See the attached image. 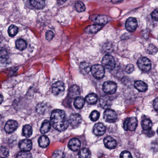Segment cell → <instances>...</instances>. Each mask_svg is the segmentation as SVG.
Masks as SVG:
<instances>
[{
	"instance_id": "obj_31",
	"label": "cell",
	"mask_w": 158,
	"mask_h": 158,
	"mask_svg": "<svg viewBox=\"0 0 158 158\" xmlns=\"http://www.w3.org/2000/svg\"><path fill=\"white\" fill-rule=\"evenodd\" d=\"M8 149L4 147H0V157L7 158L9 156Z\"/></svg>"
},
{
	"instance_id": "obj_1",
	"label": "cell",
	"mask_w": 158,
	"mask_h": 158,
	"mask_svg": "<svg viewBox=\"0 0 158 158\" xmlns=\"http://www.w3.org/2000/svg\"><path fill=\"white\" fill-rule=\"evenodd\" d=\"M51 123L56 130L59 132H63L68 127L69 121L64 110L55 109L51 115Z\"/></svg>"
},
{
	"instance_id": "obj_25",
	"label": "cell",
	"mask_w": 158,
	"mask_h": 158,
	"mask_svg": "<svg viewBox=\"0 0 158 158\" xmlns=\"http://www.w3.org/2000/svg\"><path fill=\"white\" fill-rule=\"evenodd\" d=\"M51 123L48 120H45L42 124L40 129V132L42 134L47 133L51 129Z\"/></svg>"
},
{
	"instance_id": "obj_21",
	"label": "cell",
	"mask_w": 158,
	"mask_h": 158,
	"mask_svg": "<svg viewBox=\"0 0 158 158\" xmlns=\"http://www.w3.org/2000/svg\"><path fill=\"white\" fill-rule=\"evenodd\" d=\"M39 145L43 148H46L50 144V140L48 137L45 135L40 136L39 139Z\"/></svg>"
},
{
	"instance_id": "obj_29",
	"label": "cell",
	"mask_w": 158,
	"mask_h": 158,
	"mask_svg": "<svg viewBox=\"0 0 158 158\" xmlns=\"http://www.w3.org/2000/svg\"><path fill=\"white\" fill-rule=\"evenodd\" d=\"M18 32V28L15 25H11L8 29V33L9 36L14 37Z\"/></svg>"
},
{
	"instance_id": "obj_20",
	"label": "cell",
	"mask_w": 158,
	"mask_h": 158,
	"mask_svg": "<svg viewBox=\"0 0 158 158\" xmlns=\"http://www.w3.org/2000/svg\"><path fill=\"white\" fill-rule=\"evenodd\" d=\"M103 27V25L96 24L89 26L85 29V32L88 33H95L99 31Z\"/></svg>"
},
{
	"instance_id": "obj_42",
	"label": "cell",
	"mask_w": 158,
	"mask_h": 158,
	"mask_svg": "<svg viewBox=\"0 0 158 158\" xmlns=\"http://www.w3.org/2000/svg\"><path fill=\"white\" fill-rule=\"evenodd\" d=\"M151 16H152V18L153 19L158 21V9H156V10H154L152 12Z\"/></svg>"
},
{
	"instance_id": "obj_6",
	"label": "cell",
	"mask_w": 158,
	"mask_h": 158,
	"mask_svg": "<svg viewBox=\"0 0 158 158\" xmlns=\"http://www.w3.org/2000/svg\"><path fill=\"white\" fill-rule=\"evenodd\" d=\"M117 89V84L114 82L106 81L103 84V91L107 94H113L115 93Z\"/></svg>"
},
{
	"instance_id": "obj_30",
	"label": "cell",
	"mask_w": 158,
	"mask_h": 158,
	"mask_svg": "<svg viewBox=\"0 0 158 158\" xmlns=\"http://www.w3.org/2000/svg\"><path fill=\"white\" fill-rule=\"evenodd\" d=\"M91 156V152L87 148H83L79 153V156L80 158H89Z\"/></svg>"
},
{
	"instance_id": "obj_10",
	"label": "cell",
	"mask_w": 158,
	"mask_h": 158,
	"mask_svg": "<svg viewBox=\"0 0 158 158\" xmlns=\"http://www.w3.org/2000/svg\"><path fill=\"white\" fill-rule=\"evenodd\" d=\"M137 27V20L135 18H129L125 23V28L126 29L130 32H134L136 30Z\"/></svg>"
},
{
	"instance_id": "obj_8",
	"label": "cell",
	"mask_w": 158,
	"mask_h": 158,
	"mask_svg": "<svg viewBox=\"0 0 158 158\" xmlns=\"http://www.w3.org/2000/svg\"><path fill=\"white\" fill-rule=\"evenodd\" d=\"M64 84L62 82H56L53 84L52 92L55 95H61L64 92Z\"/></svg>"
},
{
	"instance_id": "obj_15",
	"label": "cell",
	"mask_w": 158,
	"mask_h": 158,
	"mask_svg": "<svg viewBox=\"0 0 158 158\" xmlns=\"http://www.w3.org/2000/svg\"><path fill=\"white\" fill-rule=\"evenodd\" d=\"M104 143L105 147L110 149H114L117 146V142L110 136H107L104 139Z\"/></svg>"
},
{
	"instance_id": "obj_41",
	"label": "cell",
	"mask_w": 158,
	"mask_h": 158,
	"mask_svg": "<svg viewBox=\"0 0 158 158\" xmlns=\"http://www.w3.org/2000/svg\"><path fill=\"white\" fill-rule=\"evenodd\" d=\"M64 157V155L63 152L62 151H59V150L56 151L53 155V157L54 158H62Z\"/></svg>"
},
{
	"instance_id": "obj_47",
	"label": "cell",
	"mask_w": 158,
	"mask_h": 158,
	"mask_svg": "<svg viewBox=\"0 0 158 158\" xmlns=\"http://www.w3.org/2000/svg\"><path fill=\"white\" fill-rule=\"evenodd\" d=\"M157 133H158V130H157Z\"/></svg>"
},
{
	"instance_id": "obj_22",
	"label": "cell",
	"mask_w": 158,
	"mask_h": 158,
	"mask_svg": "<svg viewBox=\"0 0 158 158\" xmlns=\"http://www.w3.org/2000/svg\"><path fill=\"white\" fill-rule=\"evenodd\" d=\"M97 95L96 94L92 93L89 94L85 97V100L88 104L90 105H94L96 104L98 101Z\"/></svg>"
},
{
	"instance_id": "obj_23",
	"label": "cell",
	"mask_w": 158,
	"mask_h": 158,
	"mask_svg": "<svg viewBox=\"0 0 158 158\" xmlns=\"http://www.w3.org/2000/svg\"><path fill=\"white\" fill-rule=\"evenodd\" d=\"M85 103V99L82 97H76L75 101H74V105L75 107L77 109H81L84 106Z\"/></svg>"
},
{
	"instance_id": "obj_18",
	"label": "cell",
	"mask_w": 158,
	"mask_h": 158,
	"mask_svg": "<svg viewBox=\"0 0 158 158\" xmlns=\"http://www.w3.org/2000/svg\"><path fill=\"white\" fill-rule=\"evenodd\" d=\"M80 95V90L78 86L77 85H72L69 89V95L72 98H76Z\"/></svg>"
},
{
	"instance_id": "obj_32",
	"label": "cell",
	"mask_w": 158,
	"mask_h": 158,
	"mask_svg": "<svg viewBox=\"0 0 158 158\" xmlns=\"http://www.w3.org/2000/svg\"><path fill=\"white\" fill-rule=\"evenodd\" d=\"M75 7H76V10L79 12H84L85 10V6L84 5L83 3L80 1L76 3Z\"/></svg>"
},
{
	"instance_id": "obj_7",
	"label": "cell",
	"mask_w": 158,
	"mask_h": 158,
	"mask_svg": "<svg viewBox=\"0 0 158 158\" xmlns=\"http://www.w3.org/2000/svg\"><path fill=\"white\" fill-rule=\"evenodd\" d=\"M103 117L106 122L112 123L116 121L118 116L115 111L108 109L104 112Z\"/></svg>"
},
{
	"instance_id": "obj_40",
	"label": "cell",
	"mask_w": 158,
	"mask_h": 158,
	"mask_svg": "<svg viewBox=\"0 0 158 158\" xmlns=\"http://www.w3.org/2000/svg\"><path fill=\"white\" fill-rule=\"evenodd\" d=\"M121 158H132V156L131 154L129 151H124L123 152H122L120 156Z\"/></svg>"
},
{
	"instance_id": "obj_5",
	"label": "cell",
	"mask_w": 158,
	"mask_h": 158,
	"mask_svg": "<svg viewBox=\"0 0 158 158\" xmlns=\"http://www.w3.org/2000/svg\"><path fill=\"white\" fill-rule=\"evenodd\" d=\"M91 71L92 75L97 79H101L105 74V68L100 65H95L91 67Z\"/></svg>"
},
{
	"instance_id": "obj_37",
	"label": "cell",
	"mask_w": 158,
	"mask_h": 158,
	"mask_svg": "<svg viewBox=\"0 0 158 158\" xmlns=\"http://www.w3.org/2000/svg\"><path fill=\"white\" fill-rule=\"evenodd\" d=\"M8 56V52L6 49L0 48V57L2 58H6Z\"/></svg>"
},
{
	"instance_id": "obj_9",
	"label": "cell",
	"mask_w": 158,
	"mask_h": 158,
	"mask_svg": "<svg viewBox=\"0 0 158 158\" xmlns=\"http://www.w3.org/2000/svg\"><path fill=\"white\" fill-rule=\"evenodd\" d=\"M81 121V117L78 114H72L69 117V123L74 129L78 127Z\"/></svg>"
},
{
	"instance_id": "obj_4",
	"label": "cell",
	"mask_w": 158,
	"mask_h": 158,
	"mask_svg": "<svg viewBox=\"0 0 158 158\" xmlns=\"http://www.w3.org/2000/svg\"><path fill=\"white\" fill-rule=\"evenodd\" d=\"M138 125V121L134 117L128 118L125 120L123 125V128L126 131H133L135 130Z\"/></svg>"
},
{
	"instance_id": "obj_13",
	"label": "cell",
	"mask_w": 158,
	"mask_h": 158,
	"mask_svg": "<svg viewBox=\"0 0 158 158\" xmlns=\"http://www.w3.org/2000/svg\"><path fill=\"white\" fill-rule=\"evenodd\" d=\"M99 104L102 108L104 109H108L110 107L111 105V100L110 97L107 96H103L100 97L99 100Z\"/></svg>"
},
{
	"instance_id": "obj_16",
	"label": "cell",
	"mask_w": 158,
	"mask_h": 158,
	"mask_svg": "<svg viewBox=\"0 0 158 158\" xmlns=\"http://www.w3.org/2000/svg\"><path fill=\"white\" fill-rule=\"evenodd\" d=\"M81 145V142L77 138L71 139L68 143L69 148L73 151H78L80 149Z\"/></svg>"
},
{
	"instance_id": "obj_3",
	"label": "cell",
	"mask_w": 158,
	"mask_h": 158,
	"mask_svg": "<svg viewBox=\"0 0 158 158\" xmlns=\"http://www.w3.org/2000/svg\"><path fill=\"white\" fill-rule=\"evenodd\" d=\"M137 66L142 71L147 72L151 69L152 64L151 61L148 58L142 57L138 59Z\"/></svg>"
},
{
	"instance_id": "obj_33",
	"label": "cell",
	"mask_w": 158,
	"mask_h": 158,
	"mask_svg": "<svg viewBox=\"0 0 158 158\" xmlns=\"http://www.w3.org/2000/svg\"><path fill=\"white\" fill-rule=\"evenodd\" d=\"M100 114L97 110H94L91 112L90 115V118L92 121L96 122L99 119Z\"/></svg>"
},
{
	"instance_id": "obj_28",
	"label": "cell",
	"mask_w": 158,
	"mask_h": 158,
	"mask_svg": "<svg viewBox=\"0 0 158 158\" xmlns=\"http://www.w3.org/2000/svg\"><path fill=\"white\" fill-rule=\"evenodd\" d=\"M94 21L99 25H104L107 22L108 19L104 15H98L93 19Z\"/></svg>"
},
{
	"instance_id": "obj_27",
	"label": "cell",
	"mask_w": 158,
	"mask_h": 158,
	"mask_svg": "<svg viewBox=\"0 0 158 158\" xmlns=\"http://www.w3.org/2000/svg\"><path fill=\"white\" fill-rule=\"evenodd\" d=\"M22 134L24 136L27 138L30 137L32 134V129L31 126L29 125L24 126L22 130Z\"/></svg>"
},
{
	"instance_id": "obj_12",
	"label": "cell",
	"mask_w": 158,
	"mask_h": 158,
	"mask_svg": "<svg viewBox=\"0 0 158 158\" xmlns=\"http://www.w3.org/2000/svg\"><path fill=\"white\" fill-rule=\"evenodd\" d=\"M19 147L21 151H29L32 148V142L29 139H24L19 143Z\"/></svg>"
},
{
	"instance_id": "obj_17",
	"label": "cell",
	"mask_w": 158,
	"mask_h": 158,
	"mask_svg": "<svg viewBox=\"0 0 158 158\" xmlns=\"http://www.w3.org/2000/svg\"><path fill=\"white\" fill-rule=\"evenodd\" d=\"M134 86L135 89L140 92H145L148 89V86L147 84L142 81H136L135 82Z\"/></svg>"
},
{
	"instance_id": "obj_45",
	"label": "cell",
	"mask_w": 158,
	"mask_h": 158,
	"mask_svg": "<svg viewBox=\"0 0 158 158\" xmlns=\"http://www.w3.org/2000/svg\"><path fill=\"white\" fill-rule=\"evenodd\" d=\"M122 1L123 0H111V2L113 3H117L119 2Z\"/></svg>"
},
{
	"instance_id": "obj_38",
	"label": "cell",
	"mask_w": 158,
	"mask_h": 158,
	"mask_svg": "<svg viewBox=\"0 0 158 158\" xmlns=\"http://www.w3.org/2000/svg\"><path fill=\"white\" fill-rule=\"evenodd\" d=\"M134 70V66L133 65H131V64H129V65H127V66L125 68V71L126 73H128V74H130V73H132L133 71Z\"/></svg>"
},
{
	"instance_id": "obj_24",
	"label": "cell",
	"mask_w": 158,
	"mask_h": 158,
	"mask_svg": "<svg viewBox=\"0 0 158 158\" xmlns=\"http://www.w3.org/2000/svg\"><path fill=\"white\" fill-rule=\"evenodd\" d=\"M141 124L143 130L145 131L150 130L153 126L152 122L148 119H145L142 121Z\"/></svg>"
},
{
	"instance_id": "obj_34",
	"label": "cell",
	"mask_w": 158,
	"mask_h": 158,
	"mask_svg": "<svg viewBox=\"0 0 158 158\" xmlns=\"http://www.w3.org/2000/svg\"><path fill=\"white\" fill-rule=\"evenodd\" d=\"M17 158H31V153L29 151H22L19 152L17 156Z\"/></svg>"
},
{
	"instance_id": "obj_26",
	"label": "cell",
	"mask_w": 158,
	"mask_h": 158,
	"mask_svg": "<svg viewBox=\"0 0 158 158\" xmlns=\"http://www.w3.org/2000/svg\"><path fill=\"white\" fill-rule=\"evenodd\" d=\"M16 47L20 51H23L27 47V43L26 41L23 39H18L15 43Z\"/></svg>"
},
{
	"instance_id": "obj_11",
	"label": "cell",
	"mask_w": 158,
	"mask_h": 158,
	"mask_svg": "<svg viewBox=\"0 0 158 158\" xmlns=\"http://www.w3.org/2000/svg\"><path fill=\"white\" fill-rule=\"evenodd\" d=\"M18 127V124L15 121H8L6 123L5 130L8 134L12 133L16 130Z\"/></svg>"
},
{
	"instance_id": "obj_39",
	"label": "cell",
	"mask_w": 158,
	"mask_h": 158,
	"mask_svg": "<svg viewBox=\"0 0 158 158\" xmlns=\"http://www.w3.org/2000/svg\"><path fill=\"white\" fill-rule=\"evenodd\" d=\"M54 36L53 32L51 31H48L46 32V35H45V37H46V40L48 41H51V40H52Z\"/></svg>"
},
{
	"instance_id": "obj_46",
	"label": "cell",
	"mask_w": 158,
	"mask_h": 158,
	"mask_svg": "<svg viewBox=\"0 0 158 158\" xmlns=\"http://www.w3.org/2000/svg\"><path fill=\"white\" fill-rule=\"evenodd\" d=\"M3 100V97L2 95L0 93V104L2 102Z\"/></svg>"
},
{
	"instance_id": "obj_14",
	"label": "cell",
	"mask_w": 158,
	"mask_h": 158,
	"mask_svg": "<svg viewBox=\"0 0 158 158\" xmlns=\"http://www.w3.org/2000/svg\"><path fill=\"white\" fill-rule=\"evenodd\" d=\"M106 128L102 123H98L94 127V133L97 136H101L106 132Z\"/></svg>"
},
{
	"instance_id": "obj_35",
	"label": "cell",
	"mask_w": 158,
	"mask_h": 158,
	"mask_svg": "<svg viewBox=\"0 0 158 158\" xmlns=\"http://www.w3.org/2000/svg\"><path fill=\"white\" fill-rule=\"evenodd\" d=\"M148 53L150 54H155L157 53L158 48L153 45H150L147 49Z\"/></svg>"
},
{
	"instance_id": "obj_19",
	"label": "cell",
	"mask_w": 158,
	"mask_h": 158,
	"mask_svg": "<svg viewBox=\"0 0 158 158\" xmlns=\"http://www.w3.org/2000/svg\"><path fill=\"white\" fill-rule=\"evenodd\" d=\"M30 3L36 9H42L45 6V0H30Z\"/></svg>"
},
{
	"instance_id": "obj_36",
	"label": "cell",
	"mask_w": 158,
	"mask_h": 158,
	"mask_svg": "<svg viewBox=\"0 0 158 158\" xmlns=\"http://www.w3.org/2000/svg\"><path fill=\"white\" fill-rule=\"evenodd\" d=\"M81 69L82 71L85 72H88L91 70L90 66L86 63H83L81 65Z\"/></svg>"
},
{
	"instance_id": "obj_44",
	"label": "cell",
	"mask_w": 158,
	"mask_h": 158,
	"mask_svg": "<svg viewBox=\"0 0 158 158\" xmlns=\"http://www.w3.org/2000/svg\"><path fill=\"white\" fill-rule=\"evenodd\" d=\"M66 0H57V2L59 4H63L65 2Z\"/></svg>"
},
{
	"instance_id": "obj_43",
	"label": "cell",
	"mask_w": 158,
	"mask_h": 158,
	"mask_svg": "<svg viewBox=\"0 0 158 158\" xmlns=\"http://www.w3.org/2000/svg\"><path fill=\"white\" fill-rule=\"evenodd\" d=\"M153 106H154V109L156 110H158V97H157L155 99L153 103Z\"/></svg>"
},
{
	"instance_id": "obj_2",
	"label": "cell",
	"mask_w": 158,
	"mask_h": 158,
	"mask_svg": "<svg viewBox=\"0 0 158 158\" xmlns=\"http://www.w3.org/2000/svg\"><path fill=\"white\" fill-rule=\"evenodd\" d=\"M102 64L105 69L110 70H114L116 66V62L114 58L110 55H106L103 57Z\"/></svg>"
}]
</instances>
